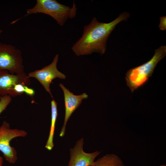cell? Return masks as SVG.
<instances>
[{"mask_svg":"<svg viewBox=\"0 0 166 166\" xmlns=\"http://www.w3.org/2000/svg\"><path fill=\"white\" fill-rule=\"evenodd\" d=\"M12 101V97L9 95L0 96V114L7 108Z\"/></svg>","mask_w":166,"mask_h":166,"instance_id":"12","label":"cell"},{"mask_svg":"<svg viewBox=\"0 0 166 166\" xmlns=\"http://www.w3.org/2000/svg\"><path fill=\"white\" fill-rule=\"evenodd\" d=\"M27 132L23 130L11 129L9 123L4 121L0 127V151L6 160L9 163L14 164L18 159L17 152L14 147L10 145V141L17 137H24Z\"/></svg>","mask_w":166,"mask_h":166,"instance_id":"6","label":"cell"},{"mask_svg":"<svg viewBox=\"0 0 166 166\" xmlns=\"http://www.w3.org/2000/svg\"><path fill=\"white\" fill-rule=\"evenodd\" d=\"M3 161V158L0 156V166H2Z\"/></svg>","mask_w":166,"mask_h":166,"instance_id":"15","label":"cell"},{"mask_svg":"<svg viewBox=\"0 0 166 166\" xmlns=\"http://www.w3.org/2000/svg\"><path fill=\"white\" fill-rule=\"evenodd\" d=\"M93 166H125L121 159L114 154L104 156L95 161Z\"/></svg>","mask_w":166,"mask_h":166,"instance_id":"11","label":"cell"},{"mask_svg":"<svg viewBox=\"0 0 166 166\" xmlns=\"http://www.w3.org/2000/svg\"><path fill=\"white\" fill-rule=\"evenodd\" d=\"M51 122L50 131L48 139L45 145V148L50 151L54 147L53 139L57 118L58 115L57 108V103L54 99L51 101Z\"/></svg>","mask_w":166,"mask_h":166,"instance_id":"10","label":"cell"},{"mask_svg":"<svg viewBox=\"0 0 166 166\" xmlns=\"http://www.w3.org/2000/svg\"><path fill=\"white\" fill-rule=\"evenodd\" d=\"M59 54H56L52 62L49 65L45 66L40 69L36 70L29 73L28 76L29 78H36L44 87L53 98L50 88V84L55 78L65 79L66 76L59 71L57 68Z\"/></svg>","mask_w":166,"mask_h":166,"instance_id":"7","label":"cell"},{"mask_svg":"<svg viewBox=\"0 0 166 166\" xmlns=\"http://www.w3.org/2000/svg\"><path fill=\"white\" fill-rule=\"evenodd\" d=\"M77 8L74 2L72 7L62 4L56 0H37L34 6L26 10L24 16L39 13L48 15L62 26L68 18L76 16Z\"/></svg>","mask_w":166,"mask_h":166,"instance_id":"3","label":"cell"},{"mask_svg":"<svg viewBox=\"0 0 166 166\" xmlns=\"http://www.w3.org/2000/svg\"><path fill=\"white\" fill-rule=\"evenodd\" d=\"M24 93L30 97H33L35 92L34 89L29 88L28 86H26L25 89Z\"/></svg>","mask_w":166,"mask_h":166,"instance_id":"14","label":"cell"},{"mask_svg":"<svg viewBox=\"0 0 166 166\" xmlns=\"http://www.w3.org/2000/svg\"><path fill=\"white\" fill-rule=\"evenodd\" d=\"M3 32V30H0V35Z\"/></svg>","mask_w":166,"mask_h":166,"instance_id":"16","label":"cell"},{"mask_svg":"<svg viewBox=\"0 0 166 166\" xmlns=\"http://www.w3.org/2000/svg\"><path fill=\"white\" fill-rule=\"evenodd\" d=\"M31 81L27 74H12L6 70H0V96L11 97L21 95L24 85L29 86Z\"/></svg>","mask_w":166,"mask_h":166,"instance_id":"4","label":"cell"},{"mask_svg":"<svg viewBox=\"0 0 166 166\" xmlns=\"http://www.w3.org/2000/svg\"><path fill=\"white\" fill-rule=\"evenodd\" d=\"M160 23L159 27L162 30H166V16H163L160 18Z\"/></svg>","mask_w":166,"mask_h":166,"instance_id":"13","label":"cell"},{"mask_svg":"<svg viewBox=\"0 0 166 166\" xmlns=\"http://www.w3.org/2000/svg\"><path fill=\"white\" fill-rule=\"evenodd\" d=\"M21 50L13 45L0 42V70L8 71L12 74L24 72Z\"/></svg>","mask_w":166,"mask_h":166,"instance_id":"5","label":"cell"},{"mask_svg":"<svg viewBox=\"0 0 166 166\" xmlns=\"http://www.w3.org/2000/svg\"><path fill=\"white\" fill-rule=\"evenodd\" d=\"M166 55V46L162 45L155 50L149 61L127 72L125 79L132 92L144 85L148 81L158 62Z\"/></svg>","mask_w":166,"mask_h":166,"instance_id":"2","label":"cell"},{"mask_svg":"<svg viewBox=\"0 0 166 166\" xmlns=\"http://www.w3.org/2000/svg\"><path fill=\"white\" fill-rule=\"evenodd\" d=\"M59 85L63 92L65 109L64 122L59 134L60 136L63 137L65 135L66 124L70 117L81 104L82 100L87 99L88 96L85 93L78 95H74L62 84L60 83Z\"/></svg>","mask_w":166,"mask_h":166,"instance_id":"9","label":"cell"},{"mask_svg":"<svg viewBox=\"0 0 166 166\" xmlns=\"http://www.w3.org/2000/svg\"><path fill=\"white\" fill-rule=\"evenodd\" d=\"M160 166H166L164 165H160Z\"/></svg>","mask_w":166,"mask_h":166,"instance_id":"17","label":"cell"},{"mask_svg":"<svg viewBox=\"0 0 166 166\" xmlns=\"http://www.w3.org/2000/svg\"><path fill=\"white\" fill-rule=\"evenodd\" d=\"M84 139L78 140L73 148L70 149V159L68 166H93L96 157L101 153L98 151L87 153L83 150Z\"/></svg>","mask_w":166,"mask_h":166,"instance_id":"8","label":"cell"},{"mask_svg":"<svg viewBox=\"0 0 166 166\" xmlns=\"http://www.w3.org/2000/svg\"><path fill=\"white\" fill-rule=\"evenodd\" d=\"M130 14L124 12L112 21L107 23L98 22L94 17L85 26L81 37L74 44L72 49L77 56L90 54L93 52L103 54L106 51V42L111 32L120 22L126 21Z\"/></svg>","mask_w":166,"mask_h":166,"instance_id":"1","label":"cell"}]
</instances>
